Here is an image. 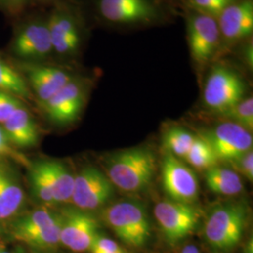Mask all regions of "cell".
Segmentation results:
<instances>
[{"label":"cell","mask_w":253,"mask_h":253,"mask_svg":"<svg viewBox=\"0 0 253 253\" xmlns=\"http://www.w3.org/2000/svg\"><path fill=\"white\" fill-rule=\"evenodd\" d=\"M188 44L193 62L202 67L219 54L220 34L217 19L189 10Z\"/></svg>","instance_id":"52a82bcc"},{"label":"cell","mask_w":253,"mask_h":253,"mask_svg":"<svg viewBox=\"0 0 253 253\" xmlns=\"http://www.w3.org/2000/svg\"><path fill=\"white\" fill-rule=\"evenodd\" d=\"M23 1H24V3H25V4H26V3H27V1H28V0H23Z\"/></svg>","instance_id":"8d00e7d4"},{"label":"cell","mask_w":253,"mask_h":253,"mask_svg":"<svg viewBox=\"0 0 253 253\" xmlns=\"http://www.w3.org/2000/svg\"><path fill=\"white\" fill-rule=\"evenodd\" d=\"M206 181L209 190L222 195H236L243 190V183L236 172L215 166L207 170Z\"/></svg>","instance_id":"44dd1931"},{"label":"cell","mask_w":253,"mask_h":253,"mask_svg":"<svg viewBox=\"0 0 253 253\" xmlns=\"http://www.w3.org/2000/svg\"><path fill=\"white\" fill-rule=\"evenodd\" d=\"M13 53L29 60L43 59L53 53L47 20H35L21 27L12 42Z\"/></svg>","instance_id":"2e32d148"},{"label":"cell","mask_w":253,"mask_h":253,"mask_svg":"<svg viewBox=\"0 0 253 253\" xmlns=\"http://www.w3.org/2000/svg\"><path fill=\"white\" fill-rule=\"evenodd\" d=\"M217 21L220 34L219 54H223L252 36L253 0H239L230 5L218 15Z\"/></svg>","instance_id":"9c48e42d"},{"label":"cell","mask_w":253,"mask_h":253,"mask_svg":"<svg viewBox=\"0 0 253 253\" xmlns=\"http://www.w3.org/2000/svg\"><path fill=\"white\" fill-rule=\"evenodd\" d=\"M122 250L124 249H122L116 241L99 234L91 245L89 252L91 253H109L120 252Z\"/></svg>","instance_id":"f546056e"},{"label":"cell","mask_w":253,"mask_h":253,"mask_svg":"<svg viewBox=\"0 0 253 253\" xmlns=\"http://www.w3.org/2000/svg\"><path fill=\"white\" fill-rule=\"evenodd\" d=\"M25 199L24 191L7 170L0 168V220L14 216Z\"/></svg>","instance_id":"ffe728a7"},{"label":"cell","mask_w":253,"mask_h":253,"mask_svg":"<svg viewBox=\"0 0 253 253\" xmlns=\"http://www.w3.org/2000/svg\"><path fill=\"white\" fill-rule=\"evenodd\" d=\"M186 162L199 170H208L217 166L218 160L208 141L201 137H196L190 151L184 158Z\"/></svg>","instance_id":"7402d4cb"},{"label":"cell","mask_w":253,"mask_h":253,"mask_svg":"<svg viewBox=\"0 0 253 253\" xmlns=\"http://www.w3.org/2000/svg\"><path fill=\"white\" fill-rule=\"evenodd\" d=\"M0 91L15 97L28 98L29 88L24 78L9 64L0 59Z\"/></svg>","instance_id":"cb8c5ba5"},{"label":"cell","mask_w":253,"mask_h":253,"mask_svg":"<svg viewBox=\"0 0 253 253\" xmlns=\"http://www.w3.org/2000/svg\"><path fill=\"white\" fill-rule=\"evenodd\" d=\"M235 169L240 172L248 180H253V149L242 154L233 162Z\"/></svg>","instance_id":"f1b7e54d"},{"label":"cell","mask_w":253,"mask_h":253,"mask_svg":"<svg viewBox=\"0 0 253 253\" xmlns=\"http://www.w3.org/2000/svg\"><path fill=\"white\" fill-rule=\"evenodd\" d=\"M154 215L165 239L171 244L179 242L192 233L199 218L197 209L191 205L172 200L158 203Z\"/></svg>","instance_id":"ba28073f"},{"label":"cell","mask_w":253,"mask_h":253,"mask_svg":"<svg viewBox=\"0 0 253 253\" xmlns=\"http://www.w3.org/2000/svg\"><path fill=\"white\" fill-rule=\"evenodd\" d=\"M102 217L115 234L129 246L143 247L151 235L146 210L134 201H120L110 206L103 211Z\"/></svg>","instance_id":"3957f363"},{"label":"cell","mask_w":253,"mask_h":253,"mask_svg":"<svg viewBox=\"0 0 253 253\" xmlns=\"http://www.w3.org/2000/svg\"><path fill=\"white\" fill-rule=\"evenodd\" d=\"M107 177L118 189L126 192L145 190L156 172V158L145 147L123 150L109 158Z\"/></svg>","instance_id":"6da1fadb"},{"label":"cell","mask_w":253,"mask_h":253,"mask_svg":"<svg viewBox=\"0 0 253 253\" xmlns=\"http://www.w3.org/2000/svg\"><path fill=\"white\" fill-rule=\"evenodd\" d=\"M182 253H200L199 250L195 247V246H192V245H189L187 247L184 248Z\"/></svg>","instance_id":"836d02e7"},{"label":"cell","mask_w":253,"mask_h":253,"mask_svg":"<svg viewBox=\"0 0 253 253\" xmlns=\"http://www.w3.org/2000/svg\"><path fill=\"white\" fill-rule=\"evenodd\" d=\"M216 154L218 161L233 162L236 158L253 149V136L234 122L219 124L203 133Z\"/></svg>","instance_id":"4fadbf2b"},{"label":"cell","mask_w":253,"mask_h":253,"mask_svg":"<svg viewBox=\"0 0 253 253\" xmlns=\"http://www.w3.org/2000/svg\"><path fill=\"white\" fill-rule=\"evenodd\" d=\"M127 253L125 250H122L120 252H116V253Z\"/></svg>","instance_id":"d590c367"},{"label":"cell","mask_w":253,"mask_h":253,"mask_svg":"<svg viewBox=\"0 0 253 253\" xmlns=\"http://www.w3.org/2000/svg\"><path fill=\"white\" fill-rule=\"evenodd\" d=\"M53 52L60 55H73L81 46V27L75 14L68 8L54 9L47 19Z\"/></svg>","instance_id":"9a60e30c"},{"label":"cell","mask_w":253,"mask_h":253,"mask_svg":"<svg viewBox=\"0 0 253 253\" xmlns=\"http://www.w3.org/2000/svg\"><path fill=\"white\" fill-rule=\"evenodd\" d=\"M29 176L31 189L37 199L43 203L54 204L53 193L42 162H38L31 166Z\"/></svg>","instance_id":"d4e9b609"},{"label":"cell","mask_w":253,"mask_h":253,"mask_svg":"<svg viewBox=\"0 0 253 253\" xmlns=\"http://www.w3.org/2000/svg\"><path fill=\"white\" fill-rule=\"evenodd\" d=\"M3 129L10 145L18 147H32L37 145L39 139L38 126L23 106L17 109L4 123Z\"/></svg>","instance_id":"ac0fdd59"},{"label":"cell","mask_w":253,"mask_h":253,"mask_svg":"<svg viewBox=\"0 0 253 253\" xmlns=\"http://www.w3.org/2000/svg\"><path fill=\"white\" fill-rule=\"evenodd\" d=\"M17 97L7 92L0 91V123H4L17 110L22 107Z\"/></svg>","instance_id":"83f0119b"},{"label":"cell","mask_w":253,"mask_h":253,"mask_svg":"<svg viewBox=\"0 0 253 253\" xmlns=\"http://www.w3.org/2000/svg\"><path fill=\"white\" fill-rule=\"evenodd\" d=\"M27 75L32 90L42 104L74 79L72 73L61 68L43 65L29 66Z\"/></svg>","instance_id":"e0dca14e"},{"label":"cell","mask_w":253,"mask_h":253,"mask_svg":"<svg viewBox=\"0 0 253 253\" xmlns=\"http://www.w3.org/2000/svg\"><path fill=\"white\" fill-rule=\"evenodd\" d=\"M44 169L53 193L54 203H65L72 201L74 176L68 168L56 161H42Z\"/></svg>","instance_id":"d6986e66"},{"label":"cell","mask_w":253,"mask_h":253,"mask_svg":"<svg viewBox=\"0 0 253 253\" xmlns=\"http://www.w3.org/2000/svg\"><path fill=\"white\" fill-rule=\"evenodd\" d=\"M246 84L240 75L222 64L214 65L205 84L203 99L206 106L223 114L244 99Z\"/></svg>","instance_id":"8992f818"},{"label":"cell","mask_w":253,"mask_h":253,"mask_svg":"<svg viewBox=\"0 0 253 253\" xmlns=\"http://www.w3.org/2000/svg\"><path fill=\"white\" fill-rule=\"evenodd\" d=\"M7 6H9L11 9H19L21 7H23V5L25 4L23 0H2Z\"/></svg>","instance_id":"1f68e13d"},{"label":"cell","mask_w":253,"mask_h":253,"mask_svg":"<svg viewBox=\"0 0 253 253\" xmlns=\"http://www.w3.org/2000/svg\"><path fill=\"white\" fill-rule=\"evenodd\" d=\"M60 215L39 208L15 219L10 226L12 237L39 251L52 250L60 244Z\"/></svg>","instance_id":"7a4b0ae2"},{"label":"cell","mask_w":253,"mask_h":253,"mask_svg":"<svg viewBox=\"0 0 253 253\" xmlns=\"http://www.w3.org/2000/svg\"><path fill=\"white\" fill-rule=\"evenodd\" d=\"M100 18L114 27H145L161 22L163 11L158 0H96Z\"/></svg>","instance_id":"5b68a950"},{"label":"cell","mask_w":253,"mask_h":253,"mask_svg":"<svg viewBox=\"0 0 253 253\" xmlns=\"http://www.w3.org/2000/svg\"><path fill=\"white\" fill-rule=\"evenodd\" d=\"M59 215L60 244L74 253L89 251L99 235V223L95 217L78 208H66Z\"/></svg>","instance_id":"8fae6325"},{"label":"cell","mask_w":253,"mask_h":253,"mask_svg":"<svg viewBox=\"0 0 253 253\" xmlns=\"http://www.w3.org/2000/svg\"><path fill=\"white\" fill-rule=\"evenodd\" d=\"M235 124L244 127L248 131L253 129V97L246 98L236 103L234 107L221 114Z\"/></svg>","instance_id":"484cf974"},{"label":"cell","mask_w":253,"mask_h":253,"mask_svg":"<svg viewBox=\"0 0 253 253\" xmlns=\"http://www.w3.org/2000/svg\"><path fill=\"white\" fill-rule=\"evenodd\" d=\"M113 195V184L99 169L84 168L74 177L72 202L76 208L90 211L104 206Z\"/></svg>","instance_id":"30bf717a"},{"label":"cell","mask_w":253,"mask_h":253,"mask_svg":"<svg viewBox=\"0 0 253 253\" xmlns=\"http://www.w3.org/2000/svg\"><path fill=\"white\" fill-rule=\"evenodd\" d=\"M163 184L172 201L191 205L198 198L199 182L195 172L171 154L163 159Z\"/></svg>","instance_id":"7c38bea8"},{"label":"cell","mask_w":253,"mask_h":253,"mask_svg":"<svg viewBox=\"0 0 253 253\" xmlns=\"http://www.w3.org/2000/svg\"><path fill=\"white\" fill-rule=\"evenodd\" d=\"M0 156H9L16 160H22L19 158L18 154L13 150L2 127H0Z\"/></svg>","instance_id":"4dcf8cb0"},{"label":"cell","mask_w":253,"mask_h":253,"mask_svg":"<svg viewBox=\"0 0 253 253\" xmlns=\"http://www.w3.org/2000/svg\"><path fill=\"white\" fill-rule=\"evenodd\" d=\"M195 136L181 126L169 128L163 137L165 149L176 158H185L195 140Z\"/></svg>","instance_id":"603a6c76"},{"label":"cell","mask_w":253,"mask_h":253,"mask_svg":"<svg viewBox=\"0 0 253 253\" xmlns=\"http://www.w3.org/2000/svg\"><path fill=\"white\" fill-rule=\"evenodd\" d=\"M190 11L199 12L217 19L218 15L239 0H182Z\"/></svg>","instance_id":"4316f807"},{"label":"cell","mask_w":253,"mask_h":253,"mask_svg":"<svg viewBox=\"0 0 253 253\" xmlns=\"http://www.w3.org/2000/svg\"><path fill=\"white\" fill-rule=\"evenodd\" d=\"M248 211L243 203H228L215 208L205 226V235L210 246L220 251L235 248L244 234Z\"/></svg>","instance_id":"277c9868"},{"label":"cell","mask_w":253,"mask_h":253,"mask_svg":"<svg viewBox=\"0 0 253 253\" xmlns=\"http://www.w3.org/2000/svg\"><path fill=\"white\" fill-rule=\"evenodd\" d=\"M85 98L86 88L84 84L74 78L42 105L52 122L67 125L74 122L80 116Z\"/></svg>","instance_id":"5bb4252c"},{"label":"cell","mask_w":253,"mask_h":253,"mask_svg":"<svg viewBox=\"0 0 253 253\" xmlns=\"http://www.w3.org/2000/svg\"></svg>","instance_id":"74e56055"},{"label":"cell","mask_w":253,"mask_h":253,"mask_svg":"<svg viewBox=\"0 0 253 253\" xmlns=\"http://www.w3.org/2000/svg\"><path fill=\"white\" fill-rule=\"evenodd\" d=\"M246 253H253V240L248 242L246 247Z\"/></svg>","instance_id":"e575fe53"},{"label":"cell","mask_w":253,"mask_h":253,"mask_svg":"<svg viewBox=\"0 0 253 253\" xmlns=\"http://www.w3.org/2000/svg\"><path fill=\"white\" fill-rule=\"evenodd\" d=\"M244 52L246 61L252 67L253 66V43H251V45L247 46Z\"/></svg>","instance_id":"d6a6232c"}]
</instances>
